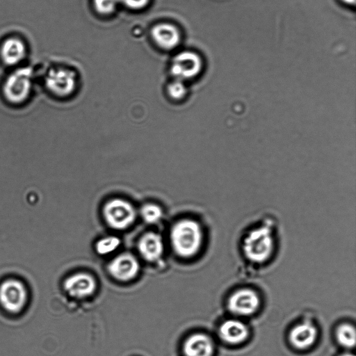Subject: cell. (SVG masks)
<instances>
[{
	"instance_id": "obj_1",
	"label": "cell",
	"mask_w": 356,
	"mask_h": 356,
	"mask_svg": "<svg viewBox=\"0 0 356 356\" xmlns=\"http://www.w3.org/2000/svg\"><path fill=\"white\" fill-rule=\"evenodd\" d=\"M170 241L175 253L183 258L195 255L200 249L202 232L200 225L191 219L177 222L170 232Z\"/></svg>"
},
{
	"instance_id": "obj_2",
	"label": "cell",
	"mask_w": 356,
	"mask_h": 356,
	"mask_svg": "<svg viewBox=\"0 0 356 356\" xmlns=\"http://www.w3.org/2000/svg\"><path fill=\"white\" fill-rule=\"evenodd\" d=\"M29 291L26 283L15 277L0 282V307L10 315L22 314L27 307Z\"/></svg>"
},
{
	"instance_id": "obj_3",
	"label": "cell",
	"mask_w": 356,
	"mask_h": 356,
	"mask_svg": "<svg viewBox=\"0 0 356 356\" xmlns=\"http://www.w3.org/2000/svg\"><path fill=\"white\" fill-rule=\"evenodd\" d=\"M33 72L31 67L19 68L6 79L3 86L5 99L11 104H18L26 101L31 94Z\"/></svg>"
},
{
	"instance_id": "obj_4",
	"label": "cell",
	"mask_w": 356,
	"mask_h": 356,
	"mask_svg": "<svg viewBox=\"0 0 356 356\" xmlns=\"http://www.w3.org/2000/svg\"><path fill=\"white\" fill-rule=\"evenodd\" d=\"M273 241L269 230L265 227L254 229L243 242V251L246 257L254 262L266 261L272 254Z\"/></svg>"
},
{
	"instance_id": "obj_5",
	"label": "cell",
	"mask_w": 356,
	"mask_h": 356,
	"mask_svg": "<svg viewBox=\"0 0 356 356\" xmlns=\"http://www.w3.org/2000/svg\"><path fill=\"white\" fill-rule=\"evenodd\" d=\"M106 223L112 228L122 230L131 226L136 218V210L128 201L115 198L108 201L103 208Z\"/></svg>"
},
{
	"instance_id": "obj_6",
	"label": "cell",
	"mask_w": 356,
	"mask_h": 356,
	"mask_svg": "<svg viewBox=\"0 0 356 356\" xmlns=\"http://www.w3.org/2000/svg\"><path fill=\"white\" fill-rule=\"evenodd\" d=\"M47 89L54 95L65 97L70 95L76 86V76L74 71L63 68L50 69L45 76Z\"/></svg>"
},
{
	"instance_id": "obj_7",
	"label": "cell",
	"mask_w": 356,
	"mask_h": 356,
	"mask_svg": "<svg viewBox=\"0 0 356 356\" xmlns=\"http://www.w3.org/2000/svg\"><path fill=\"white\" fill-rule=\"evenodd\" d=\"M202 62L194 51L185 50L177 54L170 64V72L175 79L182 81L197 76L201 72Z\"/></svg>"
},
{
	"instance_id": "obj_8",
	"label": "cell",
	"mask_w": 356,
	"mask_h": 356,
	"mask_svg": "<svg viewBox=\"0 0 356 356\" xmlns=\"http://www.w3.org/2000/svg\"><path fill=\"white\" fill-rule=\"evenodd\" d=\"M140 270L137 259L130 253L120 254L112 259L108 265L110 275L118 281L128 282L134 279Z\"/></svg>"
},
{
	"instance_id": "obj_9",
	"label": "cell",
	"mask_w": 356,
	"mask_h": 356,
	"mask_svg": "<svg viewBox=\"0 0 356 356\" xmlns=\"http://www.w3.org/2000/svg\"><path fill=\"white\" fill-rule=\"evenodd\" d=\"M259 305V297L254 291L242 289L236 291L229 297L227 307L234 314L248 316L254 313Z\"/></svg>"
},
{
	"instance_id": "obj_10",
	"label": "cell",
	"mask_w": 356,
	"mask_h": 356,
	"mask_svg": "<svg viewBox=\"0 0 356 356\" xmlns=\"http://www.w3.org/2000/svg\"><path fill=\"white\" fill-rule=\"evenodd\" d=\"M97 288L94 277L88 273H79L69 276L63 282V289L70 296L81 299L92 296Z\"/></svg>"
},
{
	"instance_id": "obj_11",
	"label": "cell",
	"mask_w": 356,
	"mask_h": 356,
	"mask_svg": "<svg viewBox=\"0 0 356 356\" xmlns=\"http://www.w3.org/2000/svg\"><path fill=\"white\" fill-rule=\"evenodd\" d=\"M151 36L155 44L164 50L176 48L181 41L179 29L174 24L168 22L155 24L151 29Z\"/></svg>"
},
{
	"instance_id": "obj_12",
	"label": "cell",
	"mask_w": 356,
	"mask_h": 356,
	"mask_svg": "<svg viewBox=\"0 0 356 356\" xmlns=\"http://www.w3.org/2000/svg\"><path fill=\"white\" fill-rule=\"evenodd\" d=\"M138 250L146 261L150 262L157 261L161 257L164 250L161 236L154 232L145 234L138 241Z\"/></svg>"
},
{
	"instance_id": "obj_13",
	"label": "cell",
	"mask_w": 356,
	"mask_h": 356,
	"mask_svg": "<svg viewBox=\"0 0 356 356\" xmlns=\"http://www.w3.org/2000/svg\"><path fill=\"white\" fill-rule=\"evenodd\" d=\"M184 356H212L213 343L204 334H195L185 341L183 346Z\"/></svg>"
},
{
	"instance_id": "obj_14",
	"label": "cell",
	"mask_w": 356,
	"mask_h": 356,
	"mask_svg": "<svg viewBox=\"0 0 356 356\" xmlns=\"http://www.w3.org/2000/svg\"><path fill=\"white\" fill-rule=\"evenodd\" d=\"M1 58L7 65H15L26 57V47L24 42L17 38H9L2 44L0 51Z\"/></svg>"
},
{
	"instance_id": "obj_15",
	"label": "cell",
	"mask_w": 356,
	"mask_h": 356,
	"mask_svg": "<svg viewBox=\"0 0 356 356\" xmlns=\"http://www.w3.org/2000/svg\"><path fill=\"white\" fill-rule=\"evenodd\" d=\"M316 337V328L313 324L306 321L298 324L289 334L291 343L298 349L310 347L315 342Z\"/></svg>"
},
{
	"instance_id": "obj_16",
	"label": "cell",
	"mask_w": 356,
	"mask_h": 356,
	"mask_svg": "<svg viewBox=\"0 0 356 356\" xmlns=\"http://www.w3.org/2000/svg\"><path fill=\"white\" fill-rule=\"evenodd\" d=\"M218 334L225 342L238 344L248 338L249 331L243 323L237 320H227L220 326Z\"/></svg>"
},
{
	"instance_id": "obj_17",
	"label": "cell",
	"mask_w": 356,
	"mask_h": 356,
	"mask_svg": "<svg viewBox=\"0 0 356 356\" xmlns=\"http://www.w3.org/2000/svg\"><path fill=\"white\" fill-rule=\"evenodd\" d=\"M355 329L350 324H341L336 330L337 341L344 348H353L355 345Z\"/></svg>"
},
{
	"instance_id": "obj_18",
	"label": "cell",
	"mask_w": 356,
	"mask_h": 356,
	"mask_svg": "<svg viewBox=\"0 0 356 356\" xmlns=\"http://www.w3.org/2000/svg\"><path fill=\"white\" fill-rule=\"evenodd\" d=\"M120 245V240L114 236L99 239L95 245L96 252L100 255H107L116 250Z\"/></svg>"
},
{
	"instance_id": "obj_19",
	"label": "cell",
	"mask_w": 356,
	"mask_h": 356,
	"mask_svg": "<svg viewBox=\"0 0 356 356\" xmlns=\"http://www.w3.org/2000/svg\"><path fill=\"white\" fill-rule=\"evenodd\" d=\"M140 215L145 222L149 224H154L161 219L163 211L159 206L148 203L142 207Z\"/></svg>"
},
{
	"instance_id": "obj_20",
	"label": "cell",
	"mask_w": 356,
	"mask_h": 356,
	"mask_svg": "<svg viewBox=\"0 0 356 356\" xmlns=\"http://www.w3.org/2000/svg\"><path fill=\"white\" fill-rule=\"evenodd\" d=\"M167 92L170 97L175 100L181 99L187 92L184 81L174 79L167 87Z\"/></svg>"
},
{
	"instance_id": "obj_21",
	"label": "cell",
	"mask_w": 356,
	"mask_h": 356,
	"mask_svg": "<svg viewBox=\"0 0 356 356\" xmlns=\"http://www.w3.org/2000/svg\"><path fill=\"white\" fill-rule=\"evenodd\" d=\"M118 0H93L95 10L101 15H110L117 8Z\"/></svg>"
},
{
	"instance_id": "obj_22",
	"label": "cell",
	"mask_w": 356,
	"mask_h": 356,
	"mask_svg": "<svg viewBox=\"0 0 356 356\" xmlns=\"http://www.w3.org/2000/svg\"><path fill=\"white\" fill-rule=\"evenodd\" d=\"M125 7L131 10H141L145 8L149 3V0H118Z\"/></svg>"
},
{
	"instance_id": "obj_23",
	"label": "cell",
	"mask_w": 356,
	"mask_h": 356,
	"mask_svg": "<svg viewBox=\"0 0 356 356\" xmlns=\"http://www.w3.org/2000/svg\"><path fill=\"white\" fill-rule=\"evenodd\" d=\"M342 1L348 4H354L355 3V0H342Z\"/></svg>"
},
{
	"instance_id": "obj_24",
	"label": "cell",
	"mask_w": 356,
	"mask_h": 356,
	"mask_svg": "<svg viewBox=\"0 0 356 356\" xmlns=\"http://www.w3.org/2000/svg\"><path fill=\"white\" fill-rule=\"evenodd\" d=\"M341 356H354V355H351V354H344V355H342Z\"/></svg>"
}]
</instances>
